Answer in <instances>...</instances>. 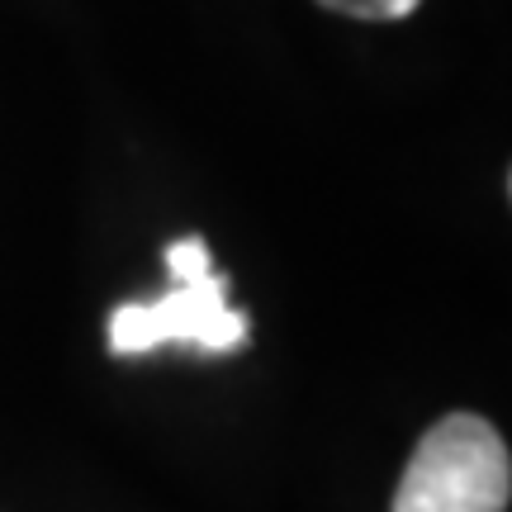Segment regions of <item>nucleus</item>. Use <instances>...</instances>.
I'll list each match as a JSON object with an SVG mask.
<instances>
[{
  "label": "nucleus",
  "mask_w": 512,
  "mask_h": 512,
  "mask_svg": "<svg viewBox=\"0 0 512 512\" xmlns=\"http://www.w3.org/2000/svg\"><path fill=\"white\" fill-rule=\"evenodd\" d=\"M318 5H328V10L351 19H403L413 15L422 0H318Z\"/></svg>",
  "instance_id": "4"
},
{
  "label": "nucleus",
  "mask_w": 512,
  "mask_h": 512,
  "mask_svg": "<svg viewBox=\"0 0 512 512\" xmlns=\"http://www.w3.org/2000/svg\"><path fill=\"white\" fill-rule=\"evenodd\" d=\"M166 271L176 275V285L181 280H200V275L214 271V261H209V247L200 238H181L166 247Z\"/></svg>",
  "instance_id": "3"
},
{
  "label": "nucleus",
  "mask_w": 512,
  "mask_h": 512,
  "mask_svg": "<svg viewBox=\"0 0 512 512\" xmlns=\"http://www.w3.org/2000/svg\"><path fill=\"white\" fill-rule=\"evenodd\" d=\"M247 337V318L228 309V285L223 275L181 280L157 304H124L110 318V351L119 356H143L162 342H195L204 351H238Z\"/></svg>",
  "instance_id": "2"
},
{
  "label": "nucleus",
  "mask_w": 512,
  "mask_h": 512,
  "mask_svg": "<svg viewBox=\"0 0 512 512\" xmlns=\"http://www.w3.org/2000/svg\"><path fill=\"white\" fill-rule=\"evenodd\" d=\"M508 441L475 413L441 418L408 460L394 512H508Z\"/></svg>",
  "instance_id": "1"
}]
</instances>
